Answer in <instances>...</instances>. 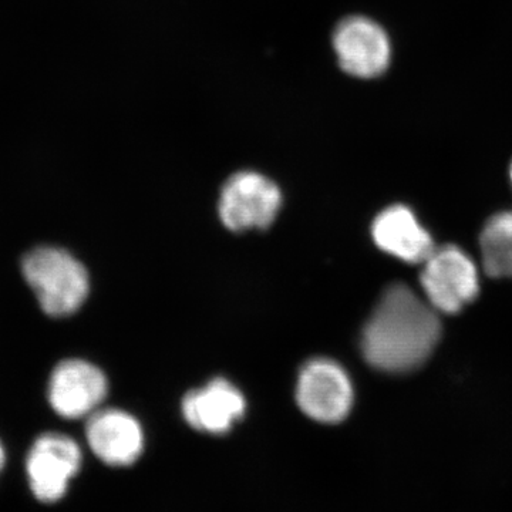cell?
Wrapping results in <instances>:
<instances>
[{
  "mask_svg": "<svg viewBox=\"0 0 512 512\" xmlns=\"http://www.w3.org/2000/svg\"><path fill=\"white\" fill-rule=\"evenodd\" d=\"M441 335L436 309L404 284H394L363 329L362 353L370 366L389 373L412 372L427 362Z\"/></svg>",
  "mask_w": 512,
  "mask_h": 512,
  "instance_id": "1",
  "label": "cell"
},
{
  "mask_svg": "<svg viewBox=\"0 0 512 512\" xmlns=\"http://www.w3.org/2000/svg\"><path fill=\"white\" fill-rule=\"evenodd\" d=\"M22 272L40 308L53 318H64L79 311L89 295L86 268L64 249H32L23 258Z\"/></svg>",
  "mask_w": 512,
  "mask_h": 512,
  "instance_id": "2",
  "label": "cell"
},
{
  "mask_svg": "<svg viewBox=\"0 0 512 512\" xmlns=\"http://www.w3.org/2000/svg\"><path fill=\"white\" fill-rule=\"evenodd\" d=\"M420 282L437 312L454 313L477 298L480 278L473 259L454 245L436 248L423 262Z\"/></svg>",
  "mask_w": 512,
  "mask_h": 512,
  "instance_id": "3",
  "label": "cell"
},
{
  "mask_svg": "<svg viewBox=\"0 0 512 512\" xmlns=\"http://www.w3.org/2000/svg\"><path fill=\"white\" fill-rule=\"evenodd\" d=\"M82 463V450L72 437L62 433L42 434L26 458L29 487L36 500L45 504L62 500Z\"/></svg>",
  "mask_w": 512,
  "mask_h": 512,
  "instance_id": "4",
  "label": "cell"
},
{
  "mask_svg": "<svg viewBox=\"0 0 512 512\" xmlns=\"http://www.w3.org/2000/svg\"><path fill=\"white\" fill-rule=\"evenodd\" d=\"M281 204V191L274 181L254 171H242L222 188L220 217L231 231L265 229L275 221Z\"/></svg>",
  "mask_w": 512,
  "mask_h": 512,
  "instance_id": "5",
  "label": "cell"
},
{
  "mask_svg": "<svg viewBox=\"0 0 512 512\" xmlns=\"http://www.w3.org/2000/svg\"><path fill=\"white\" fill-rule=\"evenodd\" d=\"M296 402L312 420L340 423L353 406V386L348 373L333 360H311L299 373Z\"/></svg>",
  "mask_w": 512,
  "mask_h": 512,
  "instance_id": "6",
  "label": "cell"
},
{
  "mask_svg": "<svg viewBox=\"0 0 512 512\" xmlns=\"http://www.w3.org/2000/svg\"><path fill=\"white\" fill-rule=\"evenodd\" d=\"M106 376L99 367L80 359L64 360L49 380V403L64 419L92 416L107 396Z\"/></svg>",
  "mask_w": 512,
  "mask_h": 512,
  "instance_id": "7",
  "label": "cell"
},
{
  "mask_svg": "<svg viewBox=\"0 0 512 512\" xmlns=\"http://www.w3.org/2000/svg\"><path fill=\"white\" fill-rule=\"evenodd\" d=\"M333 46L340 67L360 79H373L386 72L392 57L387 33L363 16L343 20L335 30Z\"/></svg>",
  "mask_w": 512,
  "mask_h": 512,
  "instance_id": "8",
  "label": "cell"
},
{
  "mask_svg": "<svg viewBox=\"0 0 512 512\" xmlns=\"http://www.w3.org/2000/svg\"><path fill=\"white\" fill-rule=\"evenodd\" d=\"M86 439L94 456L110 467L133 466L144 450L140 423L119 409H99L89 416Z\"/></svg>",
  "mask_w": 512,
  "mask_h": 512,
  "instance_id": "9",
  "label": "cell"
},
{
  "mask_svg": "<svg viewBox=\"0 0 512 512\" xmlns=\"http://www.w3.org/2000/svg\"><path fill=\"white\" fill-rule=\"evenodd\" d=\"M247 403L234 384L215 379L184 397V419L192 429L208 434H225L244 416Z\"/></svg>",
  "mask_w": 512,
  "mask_h": 512,
  "instance_id": "10",
  "label": "cell"
},
{
  "mask_svg": "<svg viewBox=\"0 0 512 512\" xmlns=\"http://www.w3.org/2000/svg\"><path fill=\"white\" fill-rule=\"evenodd\" d=\"M372 237L382 251L407 264H423L436 249L429 232L404 205L380 212L372 225Z\"/></svg>",
  "mask_w": 512,
  "mask_h": 512,
  "instance_id": "11",
  "label": "cell"
},
{
  "mask_svg": "<svg viewBox=\"0 0 512 512\" xmlns=\"http://www.w3.org/2000/svg\"><path fill=\"white\" fill-rule=\"evenodd\" d=\"M483 266L494 278H512V211L494 215L480 235Z\"/></svg>",
  "mask_w": 512,
  "mask_h": 512,
  "instance_id": "12",
  "label": "cell"
},
{
  "mask_svg": "<svg viewBox=\"0 0 512 512\" xmlns=\"http://www.w3.org/2000/svg\"><path fill=\"white\" fill-rule=\"evenodd\" d=\"M5 463H6L5 448H3L2 443H0V471H2L3 467H5Z\"/></svg>",
  "mask_w": 512,
  "mask_h": 512,
  "instance_id": "13",
  "label": "cell"
},
{
  "mask_svg": "<svg viewBox=\"0 0 512 512\" xmlns=\"http://www.w3.org/2000/svg\"><path fill=\"white\" fill-rule=\"evenodd\" d=\"M510 175H511V181H512V164H511Z\"/></svg>",
  "mask_w": 512,
  "mask_h": 512,
  "instance_id": "14",
  "label": "cell"
}]
</instances>
